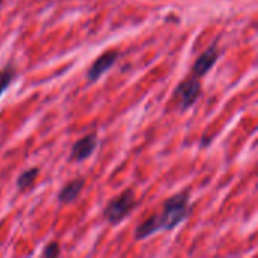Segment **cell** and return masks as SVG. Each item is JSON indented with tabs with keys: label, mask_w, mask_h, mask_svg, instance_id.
Returning a JSON list of instances; mask_svg holds the SVG:
<instances>
[{
	"label": "cell",
	"mask_w": 258,
	"mask_h": 258,
	"mask_svg": "<svg viewBox=\"0 0 258 258\" xmlns=\"http://www.w3.org/2000/svg\"><path fill=\"white\" fill-rule=\"evenodd\" d=\"M14 77H15V68L12 65H8L6 68H3L0 71V97L9 88V85L12 83Z\"/></svg>",
	"instance_id": "9c48e42d"
},
{
	"label": "cell",
	"mask_w": 258,
	"mask_h": 258,
	"mask_svg": "<svg viewBox=\"0 0 258 258\" xmlns=\"http://www.w3.org/2000/svg\"><path fill=\"white\" fill-rule=\"evenodd\" d=\"M60 254V249H59V245L57 243H50V245H47L45 246V249H44V255L45 257H57Z\"/></svg>",
	"instance_id": "30bf717a"
},
{
	"label": "cell",
	"mask_w": 258,
	"mask_h": 258,
	"mask_svg": "<svg viewBox=\"0 0 258 258\" xmlns=\"http://www.w3.org/2000/svg\"><path fill=\"white\" fill-rule=\"evenodd\" d=\"M36 177H38V168H30V169L24 171V172L18 177V180H17V186H18V189H21V190H23V189L30 187V186L35 183Z\"/></svg>",
	"instance_id": "ba28073f"
},
{
	"label": "cell",
	"mask_w": 258,
	"mask_h": 258,
	"mask_svg": "<svg viewBox=\"0 0 258 258\" xmlns=\"http://www.w3.org/2000/svg\"><path fill=\"white\" fill-rule=\"evenodd\" d=\"M189 212H190V203H189L187 192H183L169 198L163 204V210L160 215H154L148 218L145 222H142L136 228V239L144 240L157 231L174 230L187 218Z\"/></svg>",
	"instance_id": "6da1fadb"
},
{
	"label": "cell",
	"mask_w": 258,
	"mask_h": 258,
	"mask_svg": "<svg viewBox=\"0 0 258 258\" xmlns=\"http://www.w3.org/2000/svg\"><path fill=\"white\" fill-rule=\"evenodd\" d=\"M219 57V53H218V48H216V44H213L212 47H209L195 62L194 65V73L197 77H203L204 74H207L210 71V68L215 65V62L218 60Z\"/></svg>",
	"instance_id": "8992f818"
},
{
	"label": "cell",
	"mask_w": 258,
	"mask_h": 258,
	"mask_svg": "<svg viewBox=\"0 0 258 258\" xmlns=\"http://www.w3.org/2000/svg\"><path fill=\"white\" fill-rule=\"evenodd\" d=\"M136 200L133 190H124L118 198L112 200L107 207L104 209V218L110 224H119L125 216L130 215V212L135 209Z\"/></svg>",
	"instance_id": "7a4b0ae2"
},
{
	"label": "cell",
	"mask_w": 258,
	"mask_h": 258,
	"mask_svg": "<svg viewBox=\"0 0 258 258\" xmlns=\"http://www.w3.org/2000/svg\"><path fill=\"white\" fill-rule=\"evenodd\" d=\"M116 59H118V51H107V53L101 54V56L92 63V67L89 68V71H88V79H89L91 82L98 80L104 73H107V71L113 67V63L116 62Z\"/></svg>",
	"instance_id": "277c9868"
},
{
	"label": "cell",
	"mask_w": 258,
	"mask_h": 258,
	"mask_svg": "<svg viewBox=\"0 0 258 258\" xmlns=\"http://www.w3.org/2000/svg\"><path fill=\"white\" fill-rule=\"evenodd\" d=\"M85 186V178H76L73 181H70L67 186L62 187V190L59 192V203L62 204H70L73 201H76V198L80 195L82 189Z\"/></svg>",
	"instance_id": "52a82bcc"
},
{
	"label": "cell",
	"mask_w": 258,
	"mask_h": 258,
	"mask_svg": "<svg viewBox=\"0 0 258 258\" xmlns=\"http://www.w3.org/2000/svg\"><path fill=\"white\" fill-rule=\"evenodd\" d=\"M2 2H3V0H0V5H2Z\"/></svg>",
	"instance_id": "8fae6325"
},
{
	"label": "cell",
	"mask_w": 258,
	"mask_h": 258,
	"mask_svg": "<svg viewBox=\"0 0 258 258\" xmlns=\"http://www.w3.org/2000/svg\"><path fill=\"white\" fill-rule=\"evenodd\" d=\"M200 77L194 76L184 82H181L175 92H174V101L178 104L180 110H187L189 107H192V104L197 101L200 92H201V85H200Z\"/></svg>",
	"instance_id": "3957f363"
},
{
	"label": "cell",
	"mask_w": 258,
	"mask_h": 258,
	"mask_svg": "<svg viewBox=\"0 0 258 258\" xmlns=\"http://www.w3.org/2000/svg\"><path fill=\"white\" fill-rule=\"evenodd\" d=\"M97 148V136L95 135H86L80 141H77L71 148V159L77 162H83L88 159L94 150Z\"/></svg>",
	"instance_id": "5b68a950"
}]
</instances>
